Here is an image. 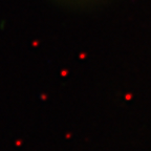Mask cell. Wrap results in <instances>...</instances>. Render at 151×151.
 I'll return each mask as SVG.
<instances>
[{
    "label": "cell",
    "mask_w": 151,
    "mask_h": 151,
    "mask_svg": "<svg viewBox=\"0 0 151 151\" xmlns=\"http://www.w3.org/2000/svg\"><path fill=\"white\" fill-rule=\"evenodd\" d=\"M62 2L68 3V4H85V3L91 2L92 0H60Z\"/></svg>",
    "instance_id": "6da1fadb"
}]
</instances>
